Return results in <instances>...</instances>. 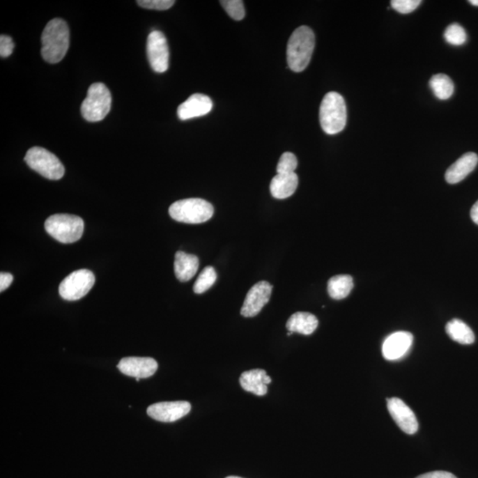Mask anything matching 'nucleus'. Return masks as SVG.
I'll use <instances>...</instances> for the list:
<instances>
[{
  "label": "nucleus",
  "instance_id": "b1692460",
  "mask_svg": "<svg viewBox=\"0 0 478 478\" xmlns=\"http://www.w3.org/2000/svg\"><path fill=\"white\" fill-rule=\"evenodd\" d=\"M217 274L214 268L208 266L203 270L201 275H199L198 279L196 280L194 286H193V291L196 294H202L205 291L210 289L214 286Z\"/></svg>",
  "mask_w": 478,
  "mask_h": 478
},
{
  "label": "nucleus",
  "instance_id": "f03ea898",
  "mask_svg": "<svg viewBox=\"0 0 478 478\" xmlns=\"http://www.w3.org/2000/svg\"><path fill=\"white\" fill-rule=\"evenodd\" d=\"M316 37L312 29L300 26L291 34L287 44V62L291 70L300 73L306 70L312 58Z\"/></svg>",
  "mask_w": 478,
  "mask_h": 478
},
{
  "label": "nucleus",
  "instance_id": "dca6fc26",
  "mask_svg": "<svg viewBox=\"0 0 478 478\" xmlns=\"http://www.w3.org/2000/svg\"><path fill=\"white\" fill-rule=\"evenodd\" d=\"M477 163L478 156L476 153H465L449 167L445 172V178L450 185L460 183L476 169Z\"/></svg>",
  "mask_w": 478,
  "mask_h": 478
},
{
  "label": "nucleus",
  "instance_id": "6ab92c4d",
  "mask_svg": "<svg viewBox=\"0 0 478 478\" xmlns=\"http://www.w3.org/2000/svg\"><path fill=\"white\" fill-rule=\"evenodd\" d=\"M199 266V261L196 255L188 254L181 251L176 254L174 268H175L176 277L179 281L191 280L197 273Z\"/></svg>",
  "mask_w": 478,
  "mask_h": 478
},
{
  "label": "nucleus",
  "instance_id": "2eb2a0df",
  "mask_svg": "<svg viewBox=\"0 0 478 478\" xmlns=\"http://www.w3.org/2000/svg\"><path fill=\"white\" fill-rule=\"evenodd\" d=\"M212 108L213 102L210 98L204 94L196 93L180 105L178 114L180 119L186 121L204 116L211 112Z\"/></svg>",
  "mask_w": 478,
  "mask_h": 478
},
{
  "label": "nucleus",
  "instance_id": "72a5a7b5",
  "mask_svg": "<svg viewBox=\"0 0 478 478\" xmlns=\"http://www.w3.org/2000/svg\"><path fill=\"white\" fill-rule=\"evenodd\" d=\"M469 3L475 6H478V0H470Z\"/></svg>",
  "mask_w": 478,
  "mask_h": 478
},
{
  "label": "nucleus",
  "instance_id": "412c9836",
  "mask_svg": "<svg viewBox=\"0 0 478 478\" xmlns=\"http://www.w3.org/2000/svg\"><path fill=\"white\" fill-rule=\"evenodd\" d=\"M445 332L454 341L461 345H471L475 342V334L469 325L459 319H453L447 323Z\"/></svg>",
  "mask_w": 478,
  "mask_h": 478
},
{
  "label": "nucleus",
  "instance_id": "4be33fe9",
  "mask_svg": "<svg viewBox=\"0 0 478 478\" xmlns=\"http://www.w3.org/2000/svg\"><path fill=\"white\" fill-rule=\"evenodd\" d=\"M353 288V280L349 275H339L330 278L328 282V293L333 300L345 299L351 293Z\"/></svg>",
  "mask_w": 478,
  "mask_h": 478
},
{
  "label": "nucleus",
  "instance_id": "9d476101",
  "mask_svg": "<svg viewBox=\"0 0 478 478\" xmlns=\"http://www.w3.org/2000/svg\"><path fill=\"white\" fill-rule=\"evenodd\" d=\"M272 290L273 286L267 281H261L254 284L245 297L240 312L242 316H256L270 301Z\"/></svg>",
  "mask_w": 478,
  "mask_h": 478
},
{
  "label": "nucleus",
  "instance_id": "423d86ee",
  "mask_svg": "<svg viewBox=\"0 0 478 478\" xmlns=\"http://www.w3.org/2000/svg\"><path fill=\"white\" fill-rule=\"evenodd\" d=\"M112 97L109 90L102 83L91 84L87 96L81 106V114L91 123L100 122L110 112Z\"/></svg>",
  "mask_w": 478,
  "mask_h": 478
},
{
  "label": "nucleus",
  "instance_id": "473e14b6",
  "mask_svg": "<svg viewBox=\"0 0 478 478\" xmlns=\"http://www.w3.org/2000/svg\"><path fill=\"white\" fill-rule=\"evenodd\" d=\"M470 216L475 224L478 225V201L475 203L472 208H471Z\"/></svg>",
  "mask_w": 478,
  "mask_h": 478
},
{
  "label": "nucleus",
  "instance_id": "393cba45",
  "mask_svg": "<svg viewBox=\"0 0 478 478\" xmlns=\"http://www.w3.org/2000/svg\"><path fill=\"white\" fill-rule=\"evenodd\" d=\"M444 38L445 41L455 47H460L467 41V34L465 29L460 24H453L447 28Z\"/></svg>",
  "mask_w": 478,
  "mask_h": 478
},
{
  "label": "nucleus",
  "instance_id": "7c9ffc66",
  "mask_svg": "<svg viewBox=\"0 0 478 478\" xmlns=\"http://www.w3.org/2000/svg\"><path fill=\"white\" fill-rule=\"evenodd\" d=\"M417 478H457L454 474L447 472V471H433L421 475Z\"/></svg>",
  "mask_w": 478,
  "mask_h": 478
},
{
  "label": "nucleus",
  "instance_id": "c85d7f7f",
  "mask_svg": "<svg viewBox=\"0 0 478 478\" xmlns=\"http://www.w3.org/2000/svg\"><path fill=\"white\" fill-rule=\"evenodd\" d=\"M137 3L141 8L160 10V11L171 8L175 4L173 0H139Z\"/></svg>",
  "mask_w": 478,
  "mask_h": 478
},
{
  "label": "nucleus",
  "instance_id": "a211bd4d",
  "mask_svg": "<svg viewBox=\"0 0 478 478\" xmlns=\"http://www.w3.org/2000/svg\"><path fill=\"white\" fill-rule=\"evenodd\" d=\"M299 178L296 173L277 174L270 183V192L274 198L284 199L296 192Z\"/></svg>",
  "mask_w": 478,
  "mask_h": 478
},
{
  "label": "nucleus",
  "instance_id": "4468645a",
  "mask_svg": "<svg viewBox=\"0 0 478 478\" xmlns=\"http://www.w3.org/2000/svg\"><path fill=\"white\" fill-rule=\"evenodd\" d=\"M413 340H414V337L410 332H398L392 333L383 344V356L387 361H398V360L403 358L410 350Z\"/></svg>",
  "mask_w": 478,
  "mask_h": 478
},
{
  "label": "nucleus",
  "instance_id": "f257e3e1",
  "mask_svg": "<svg viewBox=\"0 0 478 478\" xmlns=\"http://www.w3.org/2000/svg\"><path fill=\"white\" fill-rule=\"evenodd\" d=\"M42 57L48 63L63 60L70 47V29L64 20L55 18L48 22L43 31Z\"/></svg>",
  "mask_w": 478,
  "mask_h": 478
},
{
  "label": "nucleus",
  "instance_id": "cd10ccee",
  "mask_svg": "<svg viewBox=\"0 0 478 478\" xmlns=\"http://www.w3.org/2000/svg\"><path fill=\"white\" fill-rule=\"evenodd\" d=\"M421 0H392V8L401 14H410L420 6Z\"/></svg>",
  "mask_w": 478,
  "mask_h": 478
},
{
  "label": "nucleus",
  "instance_id": "39448f33",
  "mask_svg": "<svg viewBox=\"0 0 478 478\" xmlns=\"http://www.w3.org/2000/svg\"><path fill=\"white\" fill-rule=\"evenodd\" d=\"M45 231L62 244H72L79 240L83 236L84 224L79 216L72 215H54L45 221Z\"/></svg>",
  "mask_w": 478,
  "mask_h": 478
},
{
  "label": "nucleus",
  "instance_id": "9b49d317",
  "mask_svg": "<svg viewBox=\"0 0 478 478\" xmlns=\"http://www.w3.org/2000/svg\"><path fill=\"white\" fill-rule=\"evenodd\" d=\"M191 409L187 401L159 402L147 408V415L156 421L173 422L185 417Z\"/></svg>",
  "mask_w": 478,
  "mask_h": 478
},
{
  "label": "nucleus",
  "instance_id": "20e7f679",
  "mask_svg": "<svg viewBox=\"0 0 478 478\" xmlns=\"http://www.w3.org/2000/svg\"><path fill=\"white\" fill-rule=\"evenodd\" d=\"M169 212L175 221L199 224L210 220L215 209L211 203L205 199L193 198L173 203Z\"/></svg>",
  "mask_w": 478,
  "mask_h": 478
},
{
  "label": "nucleus",
  "instance_id": "aec40b11",
  "mask_svg": "<svg viewBox=\"0 0 478 478\" xmlns=\"http://www.w3.org/2000/svg\"><path fill=\"white\" fill-rule=\"evenodd\" d=\"M318 320L314 314L307 312L293 314L287 321L286 328L290 332L311 335L318 327Z\"/></svg>",
  "mask_w": 478,
  "mask_h": 478
},
{
  "label": "nucleus",
  "instance_id": "c756f323",
  "mask_svg": "<svg viewBox=\"0 0 478 478\" xmlns=\"http://www.w3.org/2000/svg\"><path fill=\"white\" fill-rule=\"evenodd\" d=\"M15 43L9 36L1 35L0 37V56L8 58L14 51Z\"/></svg>",
  "mask_w": 478,
  "mask_h": 478
},
{
  "label": "nucleus",
  "instance_id": "0eeeda50",
  "mask_svg": "<svg viewBox=\"0 0 478 478\" xmlns=\"http://www.w3.org/2000/svg\"><path fill=\"white\" fill-rule=\"evenodd\" d=\"M25 162L29 168L50 180L63 178L65 168L56 155L42 147L35 146L28 151Z\"/></svg>",
  "mask_w": 478,
  "mask_h": 478
},
{
  "label": "nucleus",
  "instance_id": "1a4fd4ad",
  "mask_svg": "<svg viewBox=\"0 0 478 478\" xmlns=\"http://www.w3.org/2000/svg\"><path fill=\"white\" fill-rule=\"evenodd\" d=\"M147 57L153 70L164 73L169 68V51L168 42L162 32H151L147 38Z\"/></svg>",
  "mask_w": 478,
  "mask_h": 478
},
{
  "label": "nucleus",
  "instance_id": "ddd939ff",
  "mask_svg": "<svg viewBox=\"0 0 478 478\" xmlns=\"http://www.w3.org/2000/svg\"><path fill=\"white\" fill-rule=\"evenodd\" d=\"M123 374L135 378H147L155 374L158 363L149 357H126L117 366Z\"/></svg>",
  "mask_w": 478,
  "mask_h": 478
},
{
  "label": "nucleus",
  "instance_id": "6e6552de",
  "mask_svg": "<svg viewBox=\"0 0 478 478\" xmlns=\"http://www.w3.org/2000/svg\"><path fill=\"white\" fill-rule=\"evenodd\" d=\"M95 276L89 270L74 271L60 284L59 293L62 299L75 301L84 298L93 287Z\"/></svg>",
  "mask_w": 478,
  "mask_h": 478
},
{
  "label": "nucleus",
  "instance_id": "f3484780",
  "mask_svg": "<svg viewBox=\"0 0 478 478\" xmlns=\"http://www.w3.org/2000/svg\"><path fill=\"white\" fill-rule=\"evenodd\" d=\"M239 382L245 392H252L257 396H264L268 394V385L270 384L271 378L264 369H256L244 372Z\"/></svg>",
  "mask_w": 478,
  "mask_h": 478
},
{
  "label": "nucleus",
  "instance_id": "a878e982",
  "mask_svg": "<svg viewBox=\"0 0 478 478\" xmlns=\"http://www.w3.org/2000/svg\"><path fill=\"white\" fill-rule=\"evenodd\" d=\"M222 8L227 14L236 21H241L245 15L244 2L242 0H222L220 1Z\"/></svg>",
  "mask_w": 478,
  "mask_h": 478
},
{
  "label": "nucleus",
  "instance_id": "f704fd0d",
  "mask_svg": "<svg viewBox=\"0 0 478 478\" xmlns=\"http://www.w3.org/2000/svg\"><path fill=\"white\" fill-rule=\"evenodd\" d=\"M226 478H242V477L231 476V477H226Z\"/></svg>",
  "mask_w": 478,
  "mask_h": 478
},
{
  "label": "nucleus",
  "instance_id": "5701e85b",
  "mask_svg": "<svg viewBox=\"0 0 478 478\" xmlns=\"http://www.w3.org/2000/svg\"><path fill=\"white\" fill-rule=\"evenodd\" d=\"M430 87L435 96L441 100L450 99L454 93L453 81L445 74L433 75L430 80Z\"/></svg>",
  "mask_w": 478,
  "mask_h": 478
},
{
  "label": "nucleus",
  "instance_id": "bb28decb",
  "mask_svg": "<svg viewBox=\"0 0 478 478\" xmlns=\"http://www.w3.org/2000/svg\"><path fill=\"white\" fill-rule=\"evenodd\" d=\"M298 167L297 157L293 153L286 152L281 156L277 167V174L295 173Z\"/></svg>",
  "mask_w": 478,
  "mask_h": 478
},
{
  "label": "nucleus",
  "instance_id": "7ed1b4c3",
  "mask_svg": "<svg viewBox=\"0 0 478 478\" xmlns=\"http://www.w3.org/2000/svg\"><path fill=\"white\" fill-rule=\"evenodd\" d=\"M319 117L324 132L329 135L341 132L347 120L346 102L341 95L335 91L327 93L321 103Z\"/></svg>",
  "mask_w": 478,
  "mask_h": 478
},
{
  "label": "nucleus",
  "instance_id": "f8f14e48",
  "mask_svg": "<svg viewBox=\"0 0 478 478\" xmlns=\"http://www.w3.org/2000/svg\"><path fill=\"white\" fill-rule=\"evenodd\" d=\"M387 408L390 415L401 431L409 435L417 433L419 428L417 418L403 401L399 398L388 399Z\"/></svg>",
  "mask_w": 478,
  "mask_h": 478
},
{
  "label": "nucleus",
  "instance_id": "2f4dec72",
  "mask_svg": "<svg viewBox=\"0 0 478 478\" xmlns=\"http://www.w3.org/2000/svg\"><path fill=\"white\" fill-rule=\"evenodd\" d=\"M13 279L14 277L9 273H1L0 274V291H4L8 289V288L11 286L13 283Z\"/></svg>",
  "mask_w": 478,
  "mask_h": 478
}]
</instances>
